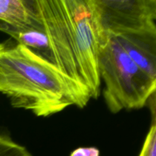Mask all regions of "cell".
<instances>
[{"label": "cell", "instance_id": "cell-1", "mask_svg": "<svg viewBox=\"0 0 156 156\" xmlns=\"http://www.w3.org/2000/svg\"><path fill=\"white\" fill-rule=\"evenodd\" d=\"M47 35L50 62L90 99L101 92L98 54L104 31L94 0H32Z\"/></svg>", "mask_w": 156, "mask_h": 156}, {"label": "cell", "instance_id": "cell-2", "mask_svg": "<svg viewBox=\"0 0 156 156\" xmlns=\"http://www.w3.org/2000/svg\"><path fill=\"white\" fill-rule=\"evenodd\" d=\"M0 93L15 108L49 117L70 106L83 108L91 99L50 62L18 43L0 44Z\"/></svg>", "mask_w": 156, "mask_h": 156}, {"label": "cell", "instance_id": "cell-3", "mask_svg": "<svg viewBox=\"0 0 156 156\" xmlns=\"http://www.w3.org/2000/svg\"><path fill=\"white\" fill-rule=\"evenodd\" d=\"M103 96L108 110L117 114L123 110L146 106L156 92V82L129 56L113 34L104 32L98 54Z\"/></svg>", "mask_w": 156, "mask_h": 156}, {"label": "cell", "instance_id": "cell-4", "mask_svg": "<svg viewBox=\"0 0 156 156\" xmlns=\"http://www.w3.org/2000/svg\"><path fill=\"white\" fill-rule=\"evenodd\" d=\"M114 36L133 60L156 82V23L137 33Z\"/></svg>", "mask_w": 156, "mask_h": 156}, {"label": "cell", "instance_id": "cell-5", "mask_svg": "<svg viewBox=\"0 0 156 156\" xmlns=\"http://www.w3.org/2000/svg\"><path fill=\"white\" fill-rule=\"evenodd\" d=\"M0 21L15 28L43 30L28 0H0Z\"/></svg>", "mask_w": 156, "mask_h": 156}, {"label": "cell", "instance_id": "cell-6", "mask_svg": "<svg viewBox=\"0 0 156 156\" xmlns=\"http://www.w3.org/2000/svg\"><path fill=\"white\" fill-rule=\"evenodd\" d=\"M0 156H32L27 149L8 136L0 135Z\"/></svg>", "mask_w": 156, "mask_h": 156}, {"label": "cell", "instance_id": "cell-7", "mask_svg": "<svg viewBox=\"0 0 156 156\" xmlns=\"http://www.w3.org/2000/svg\"><path fill=\"white\" fill-rule=\"evenodd\" d=\"M150 108L152 115V125L139 156H156V108L150 105Z\"/></svg>", "mask_w": 156, "mask_h": 156}, {"label": "cell", "instance_id": "cell-8", "mask_svg": "<svg viewBox=\"0 0 156 156\" xmlns=\"http://www.w3.org/2000/svg\"><path fill=\"white\" fill-rule=\"evenodd\" d=\"M70 156H101L96 147H79L71 152Z\"/></svg>", "mask_w": 156, "mask_h": 156}, {"label": "cell", "instance_id": "cell-9", "mask_svg": "<svg viewBox=\"0 0 156 156\" xmlns=\"http://www.w3.org/2000/svg\"><path fill=\"white\" fill-rule=\"evenodd\" d=\"M149 4H150L152 17L156 22V0H149Z\"/></svg>", "mask_w": 156, "mask_h": 156}, {"label": "cell", "instance_id": "cell-10", "mask_svg": "<svg viewBox=\"0 0 156 156\" xmlns=\"http://www.w3.org/2000/svg\"><path fill=\"white\" fill-rule=\"evenodd\" d=\"M148 104H150L149 105H152V106H154L156 108V92L151 97V98L149 99Z\"/></svg>", "mask_w": 156, "mask_h": 156}]
</instances>
